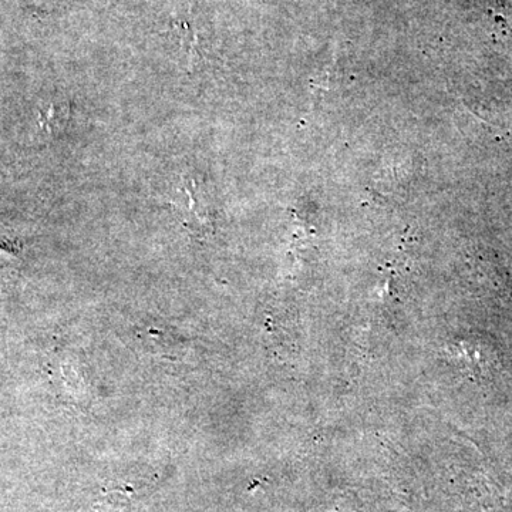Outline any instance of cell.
<instances>
[{"label":"cell","instance_id":"1","mask_svg":"<svg viewBox=\"0 0 512 512\" xmlns=\"http://www.w3.org/2000/svg\"><path fill=\"white\" fill-rule=\"evenodd\" d=\"M69 114V104L50 100L39 107V111H37V124H39V128L43 133L47 134V136H53V134L59 133L66 126Z\"/></svg>","mask_w":512,"mask_h":512}]
</instances>
